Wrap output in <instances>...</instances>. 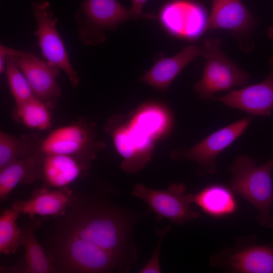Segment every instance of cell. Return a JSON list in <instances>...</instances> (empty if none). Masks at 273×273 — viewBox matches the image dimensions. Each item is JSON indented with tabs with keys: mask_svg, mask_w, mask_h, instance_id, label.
<instances>
[{
	"mask_svg": "<svg viewBox=\"0 0 273 273\" xmlns=\"http://www.w3.org/2000/svg\"><path fill=\"white\" fill-rule=\"evenodd\" d=\"M133 222L131 214L111 203L74 194L70 206L48 231L44 249L58 272H94L111 254L124 261Z\"/></svg>",
	"mask_w": 273,
	"mask_h": 273,
	"instance_id": "obj_1",
	"label": "cell"
},
{
	"mask_svg": "<svg viewBox=\"0 0 273 273\" xmlns=\"http://www.w3.org/2000/svg\"><path fill=\"white\" fill-rule=\"evenodd\" d=\"M273 158L257 166L252 158L244 155L236 157L230 170L232 177L230 188L257 210V219L264 227L273 226L270 210L273 202L271 170Z\"/></svg>",
	"mask_w": 273,
	"mask_h": 273,
	"instance_id": "obj_2",
	"label": "cell"
},
{
	"mask_svg": "<svg viewBox=\"0 0 273 273\" xmlns=\"http://www.w3.org/2000/svg\"><path fill=\"white\" fill-rule=\"evenodd\" d=\"M201 49L206 62L201 79L193 86L200 98H212L217 92H230L234 86H244L249 83L250 74L225 55L218 38L206 39Z\"/></svg>",
	"mask_w": 273,
	"mask_h": 273,
	"instance_id": "obj_3",
	"label": "cell"
},
{
	"mask_svg": "<svg viewBox=\"0 0 273 273\" xmlns=\"http://www.w3.org/2000/svg\"><path fill=\"white\" fill-rule=\"evenodd\" d=\"M104 147L97 140L96 125L81 118L52 130L42 140L39 151L70 155L90 164Z\"/></svg>",
	"mask_w": 273,
	"mask_h": 273,
	"instance_id": "obj_4",
	"label": "cell"
},
{
	"mask_svg": "<svg viewBox=\"0 0 273 273\" xmlns=\"http://www.w3.org/2000/svg\"><path fill=\"white\" fill-rule=\"evenodd\" d=\"M137 18L117 0H84L75 15L79 39L85 45L98 46L105 39V31Z\"/></svg>",
	"mask_w": 273,
	"mask_h": 273,
	"instance_id": "obj_5",
	"label": "cell"
},
{
	"mask_svg": "<svg viewBox=\"0 0 273 273\" xmlns=\"http://www.w3.org/2000/svg\"><path fill=\"white\" fill-rule=\"evenodd\" d=\"M31 9L37 24L34 33L37 37L41 54L48 64L63 70L71 84H79L78 74L71 64L64 43L57 29L58 18L46 0L34 1Z\"/></svg>",
	"mask_w": 273,
	"mask_h": 273,
	"instance_id": "obj_6",
	"label": "cell"
},
{
	"mask_svg": "<svg viewBox=\"0 0 273 273\" xmlns=\"http://www.w3.org/2000/svg\"><path fill=\"white\" fill-rule=\"evenodd\" d=\"M186 187L181 183L171 184L164 190L150 189L138 183L131 194L145 202L158 220L166 218L182 224L200 216L191 208L193 194H186Z\"/></svg>",
	"mask_w": 273,
	"mask_h": 273,
	"instance_id": "obj_7",
	"label": "cell"
},
{
	"mask_svg": "<svg viewBox=\"0 0 273 273\" xmlns=\"http://www.w3.org/2000/svg\"><path fill=\"white\" fill-rule=\"evenodd\" d=\"M251 121L249 117L237 120L212 132L189 149L172 151L170 157L175 161L186 159L196 162L200 175L214 173L218 155L244 133Z\"/></svg>",
	"mask_w": 273,
	"mask_h": 273,
	"instance_id": "obj_8",
	"label": "cell"
},
{
	"mask_svg": "<svg viewBox=\"0 0 273 273\" xmlns=\"http://www.w3.org/2000/svg\"><path fill=\"white\" fill-rule=\"evenodd\" d=\"M0 55L12 56L26 77L34 96L49 107L61 96L56 77L60 68L50 65L32 52L21 51L1 44Z\"/></svg>",
	"mask_w": 273,
	"mask_h": 273,
	"instance_id": "obj_9",
	"label": "cell"
},
{
	"mask_svg": "<svg viewBox=\"0 0 273 273\" xmlns=\"http://www.w3.org/2000/svg\"><path fill=\"white\" fill-rule=\"evenodd\" d=\"M269 64L271 70L263 81L231 90L222 96L213 97L212 99L249 115L270 116L273 109V58Z\"/></svg>",
	"mask_w": 273,
	"mask_h": 273,
	"instance_id": "obj_10",
	"label": "cell"
},
{
	"mask_svg": "<svg viewBox=\"0 0 273 273\" xmlns=\"http://www.w3.org/2000/svg\"><path fill=\"white\" fill-rule=\"evenodd\" d=\"M254 23V17L241 0H212L203 33L215 29L229 30L239 38L240 47L245 50L244 40Z\"/></svg>",
	"mask_w": 273,
	"mask_h": 273,
	"instance_id": "obj_11",
	"label": "cell"
},
{
	"mask_svg": "<svg viewBox=\"0 0 273 273\" xmlns=\"http://www.w3.org/2000/svg\"><path fill=\"white\" fill-rule=\"evenodd\" d=\"M74 194L68 187L35 190L26 200H16L12 209L27 214L31 219L36 215L52 216L55 218L63 214L70 206Z\"/></svg>",
	"mask_w": 273,
	"mask_h": 273,
	"instance_id": "obj_12",
	"label": "cell"
},
{
	"mask_svg": "<svg viewBox=\"0 0 273 273\" xmlns=\"http://www.w3.org/2000/svg\"><path fill=\"white\" fill-rule=\"evenodd\" d=\"M40 154L42 187L47 188L67 187L90 166L74 156L64 154Z\"/></svg>",
	"mask_w": 273,
	"mask_h": 273,
	"instance_id": "obj_13",
	"label": "cell"
},
{
	"mask_svg": "<svg viewBox=\"0 0 273 273\" xmlns=\"http://www.w3.org/2000/svg\"><path fill=\"white\" fill-rule=\"evenodd\" d=\"M200 56L201 49L195 44L188 46L172 57L160 58L142 76L141 81L158 90L165 91L179 73Z\"/></svg>",
	"mask_w": 273,
	"mask_h": 273,
	"instance_id": "obj_14",
	"label": "cell"
},
{
	"mask_svg": "<svg viewBox=\"0 0 273 273\" xmlns=\"http://www.w3.org/2000/svg\"><path fill=\"white\" fill-rule=\"evenodd\" d=\"M197 8L192 3L175 0L165 4L160 9L158 19L169 34L188 38L196 35Z\"/></svg>",
	"mask_w": 273,
	"mask_h": 273,
	"instance_id": "obj_15",
	"label": "cell"
},
{
	"mask_svg": "<svg viewBox=\"0 0 273 273\" xmlns=\"http://www.w3.org/2000/svg\"><path fill=\"white\" fill-rule=\"evenodd\" d=\"M41 179L40 154L14 162L0 169V199L2 201L19 184H29Z\"/></svg>",
	"mask_w": 273,
	"mask_h": 273,
	"instance_id": "obj_16",
	"label": "cell"
},
{
	"mask_svg": "<svg viewBox=\"0 0 273 273\" xmlns=\"http://www.w3.org/2000/svg\"><path fill=\"white\" fill-rule=\"evenodd\" d=\"M129 121L155 141L167 135L173 125L172 116L168 109L153 102L141 105L132 114Z\"/></svg>",
	"mask_w": 273,
	"mask_h": 273,
	"instance_id": "obj_17",
	"label": "cell"
},
{
	"mask_svg": "<svg viewBox=\"0 0 273 273\" xmlns=\"http://www.w3.org/2000/svg\"><path fill=\"white\" fill-rule=\"evenodd\" d=\"M223 263L243 273H273V247L254 245L232 252Z\"/></svg>",
	"mask_w": 273,
	"mask_h": 273,
	"instance_id": "obj_18",
	"label": "cell"
},
{
	"mask_svg": "<svg viewBox=\"0 0 273 273\" xmlns=\"http://www.w3.org/2000/svg\"><path fill=\"white\" fill-rule=\"evenodd\" d=\"M40 221L30 218L21 228V243L25 249V267L28 273L57 272L53 260L38 243L34 230L39 227Z\"/></svg>",
	"mask_w": 273,
	"mask_h": 273,
	"instance_id": "obj_19",
	"label": "cell"
},
{
	"mask_svg": "<svg viewBox=\"0 0 273 273\" xmlns=\"http://www.w3.org/2000/svg\"><path fill=\"white\" fill-rule=\"evenodd\" d=\"M234 193L223 185H212L193 195V203L204 212L216 217L234 213L237 207Z\"/></svg>",
	"mask_w": 273,
	"mask_h": 273,
	"instance_id": "obj_20",
	"label": "cell"
},
{
	"mask_svg": "<svg viewBox=\"0 0 273 273\" xmlns=\"http://www.w3.org/2000/svg\"><path fill=\"white\" fill-rule=\"evenodd\" d=\"M42 140L34 133L16 136L0 130V169L39 151Z\"/></svg>",
	"mask_w": 273,
	"mask_h": 273,
	"instance_id": "obj_21",
	"label": "cell"
},
{
	"mask_svg": "<svg viewBox=\"0 0 273 273\" xmlns=\"http://www.w3.org/2000/svg\"><path fill=\"white\" fill-rule=\"evenodd\" d=\"M49 107L35 97L23 103L15 104L12 117L15 121L29 129L46 130L52 126Z\"/></svg>",
	"mask_w": 273,
	"mask_h": 273,
	"instance_id": "obj_22",
	"label": "cell"
},
{
	"mask_svg": "<svg viewBox=\"0 0 273 273\" xmlns=\"http://www.w3.org/2000/svg\"><path fill=\"white\" fill-rule=\"evenodd\" d=\"M19 213L13 209H6L0 216V252L9 255L15 253L21 243V229L16 220Z\"/></svg>",
	"mask_w": 273,
	"mask_h": 273,
	"instance_id": "obj_23",
	"label": "cell"
},
{
	"mask_svg": "<svg viewBox=\"0 0 273 273\" xmlns=\"http://www.w3.org/2000/svg\"><path fill=\"white\" fill-rule=\"evenodd\" d=\"M6 57V74L8 84L15 104L26 102L35 97L32 89L23 72L12 56Z\"/></svg>",
	"mask_w": 273,
	"mask_h": 273,
	"instance_id": "obj_24",
	"label": "cell"
},
{
	"mask_svg": "<svg viewBox=\"0 0 273 273\" xmlns=\"http://www.w3.org/2000/svg\"><path fill=\"white\" fill-rule=\"evenodd\" d=\"M169 227H166L163 229L157 230V234L159 237L158 243L157 247L153 253L149 260L146 265L141 269V273H159L161 272L160 265L159 262V256L160 247L162 241L165 235L169 231Z\"/></svg>",
	"mask_w": 273,
	"mask_h": 273,
	"instance_id": "obj_25",
	"label": "cell"
},
{
	"mask_svg": "<svg viewBox=\"0 0 273 273\" xmlns=\"http://www.w3.org/2000/svg\"><path fill=\"white\" fill-rule=\"evenodd\" d=\"M132 6L130 9L137 19H155L156 16L151 13H144L143 7L148 0H131Z\"/></svg>",
	"mask_w": 273,
	"mask_h": 273,
	"instance_id": "obj_26",
	"label": "cell"
},
{
	"mask_svg": "<svg viewBox=\"0 0 273 273\" xmlns=\"http://www.w3.org/2000/svg\"><path fill=\"white\" fill-rule=\"evenodd\" d=\"M267 36L270 39H273V26H270L268 30Z\"/></svg>",
	"mask_w": 273,
	"mask_h": 273,
	"instance_id": "obj_27",
	"label": "cell"
}]
</instances>
